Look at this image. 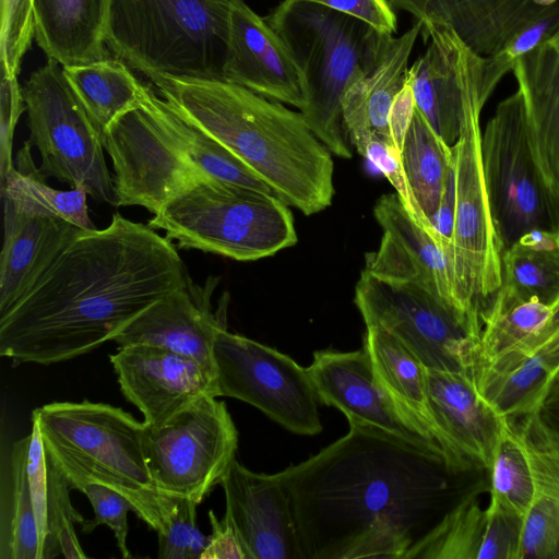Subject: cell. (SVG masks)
<instances>
[{
  "mask_svg": "<svg viewBox=\"0 0 559 559\" xmlns=\"http://www.w3.org/2000/svg\"><path fill=\"white\" fill-rule=\"evenodd\" d=\"M354 302L365 324L385 329L427 369L468 374L481 321L411 282H393L362 270Z\"/></svg>",
  "mask_w": 559,
  "mask_h": 559,
  "instance_id": "12",
  "label": "cell"
},
{
  "mask_svg": "<svg viewBox=\"0 0 559 559\" xmlns=\"http://www.w3.org/2000/svg\"><path fill=\"white\" fill-rule=\"evenodd\" d=\"M31 146L38 150L43 179L84 189L97 202L117 203L102 132L70 86L63 68L47 62L22 87Z\"/></svg>",
  "mask_w": 559,
  "mask_h": 559,
  "instance_id": "10",
  "label": "cell"
},
{
  "mask_svg": "<svg viewBox=\"0 0 559 559\" xmlns=\"http://www.w3.org/2000/svg\"><path fill=\"white\" fill-rule=\"evenodd\" d=\"M218 278L210 276L204 286L190 282L154 302L112 341L118 347L151 345L190 357L215 372L213 345L225 316L214 313L211 296Z\"/></svg>",
  "mask_w": 559,
  "mask_h": 559,
  "instance_id": "21",
  "label": "cell"
},
{
  "mask_svg": "<svg viewBox=\"0 0 559 559\" xmlns=\"http://www.w3.org/2000/svg\"><path fill=\"white\" fill-rule=\"evenodd\" d=\"M16 162L17 167L1 179L2 201L20 211L58 216L83 230L95 229L84 189L58 190L46 185L34 167L28 142L20 150Z\"/></svg>",
  "mask_w": 559,
  "mask_h": 559,
  "instance_id": "37",
  "label": "cell"
},
{
  "mask_svg": "<svg viewBox=\"0 0 559 559\" xmlns=\"http://www.w3.org/2000/svg\"><path fill=\"white\" fill-rule=\"evenodd\" d=\"M223 80L299 110L305 104L304 78L293 53L243 0L230 9Z\"/></svg>",
  "mask_w": 559,
  "mask_h": 559,
  "instance_id": "20",
  "label": "cell"
},
{
  "mask_svg": "<svg viewBox=\"0 0 559 559\" xmlns=\"http://www.w3.org/2000/svg\"><path fill=\"white\" fill-rule=\"evenodd\" d=\"M554 309L538 299H521L499 289L481 314V331L471 369L536 344Z\"/></svg>",
  "mask_w": 559,
  "mask_h": 559,
  "instance_id": "34",
  "label": "cell"
},
{
  "mask_svg": "<svg viewBox=\"0 0 559 559\" xmlns=\"http://www.w3.org/2000/svg\"><path fill=\"white\" fill-rule=\"evenodd\" d=\"M356 17L384 35H394L397 20L389 0H300Z\"/></svg>",
  "mask_w": 559,
  "mask_h": 559,
  "instance_id": "46",
  "label": "cell"
},
{
  "mask_svg": "<svg viewBox=\"0 0 559 559\" xmlns=\"http://www.w3.org/2000/svg\"><path fill=\"white\" fill-rule=\"evenodd\" d=\"M307 368L320 402L341 411L349 425L379 428L465 471L483 473L453 455L394 401L377 379L364 347L354 352H314Z\"/></svg>",
  "mask_w": 559,
  "mask_h": 559,
  "instance_id": "15",
  "label": "cell"
},
{
  "mask_svg": "<svg viewBox=\"0 0 559 559\" xmlns=\"http://www.w3.org/2000/svg\"><path fill=\"white\" fill-rule=\"evenodd\" d=\"M109 360L122 395L147 426L165 423L205 394L218 397L213 370L169 349L130 345L118 347Z\"/></svg>",
  "mask_w": 559,
  "mask_h": 559,
  "instance_id": "17",
  "label": "cell"
},
{
  "mask_svg": "<svg viewBox=\"0 0 559 559\" xmlns=\"http://www.w3.org/2000/svg\"><path fill=\"white\" fill-rule=\"evenodd\" d=\"M426 386L440 433L459 454L488 472L506 419L481 399L464 372L426 368Z\"/></svg>",
  "mask_w": 559,
  "mask_h": 559,
  "instance_id": "24",
  "label": "cell"
},
{
  "mask_svg": "<svg viewBox=\"0 0 559 559\" xmlns=\"http://www.w3.org/2000/svg\"><path fill=\"white\" fill-rule=\"evenodd\" d=\"M148 79L178 115L227 147L287 205L307 216L331 205L332 153L300 111L224 80Z\"/></svg>",
  "mask_w": 559,
  "mask_h": 559,
  "instance_id": "3",
  "label": "cell"
},
{
  "mask_svg": "<svg viewBox=\"0 0 559 559\" xmlns=\"http://www.w3.org/2000/svg\"><path fill=\"white\" fill-rule=\"evenodd\" d=\"M90 500L94 519L85 520L81 524L83 534L92 533L99 525H107L115 533L117 546L123 558H130L131 552L127 546L129 511L133 506L120 492L99 484H87L81 490Z\"/></svg>",
  "mask_w": 559,
  "mask_h": 559,
  "instance_id": "43",
  "label": "cell"
},
{
  "mask_svg": "<svg viewBox=\"0 0 559 559\" xmlns=\"http://www.w3.org/2000/svg\"><path fill=\"white\" fill-rule=\"evenodd\" d=\"M551 324L559 326V304L554 309L552 316L549 321Z\"/></svg>",
  "mask_w": 559,
  "mask_h": 559,
  "instance_id": "51",
  "label": "cell"
},
{
  "mask_svg": "<svg viewBox=\"0 0 559 559\" xmlns=\"http://www.w3.org/2000/svg\"><path fill=\"white\" fill-rule=\"evenodd\" d=\"M236 0H112L107 46L145 76L223 80Z\"/></svg>",
  "mask_w": 559,
  "mask_h": 559,
  "instance_id": "6",
  "label": "cell"
},
{
  "mask_svg": "<svg viewBox=\"0 0 559 559\" xmlns=\"http://www.w3.org/2000/svg\"><path fill=\"white\" fill-rule=\"evenodd\" d=\"M558 29L559 2H556L546 7L534 22L524 27L506 48L491 58L496 66L507 74L520 57L549 39Z\"/></svg>",
  "mask_w": 559,
  "mask_h": 559,
  "instance_id": "44",
  "label": "cell"
},
{
  "mask_svg": "<svg viewBox=\"0 0 559 559\" xmlns=\"http://www.w3.org/2000/svg\"><path fill=\"white\" fill-rule=\"evenodd\" d=\"M212 533L200 559H248L247 552L228 519L218 520L210 510Z\"/></svg>",
  "mask_w": 559,
  "mask_h": 559,
  "instance_id": "48",
  "label": "cell"
},
{
  "mask_svg": "<svg viewBox=\"0 0 559 559\" xmlns=\"http://www.w3.org/2000/svg\"><path fill=\"white\" fill-rule=\"evenodd\" d=\"M481 473L379 428L349 431L275 475L290 498L306 559H419Z\"/></svg>",
  "mask_w": 559,
  "mask_h": 559,
  "instance_id": "1",
  "label": "cell"
},
{
  "mask_svg": "<svg viewBox=\"0 0 559 559\" xmlns=\"http://www.w3.org/2000/svg\"><path fill=\"white\" fill-rule=\"evenodd\" d=\"M500 79L487 67L471 90L452 146L455 181L450 265L460 304L481 320L502 284L503 246L492 218L483 168L480 114Z\"/></svg>",
  "mask_w": 559,
  "mask_h": 559,
  "instance_id": "8",
  "label": "cell"
},
{
  "mask_svg": "<svg viewBox=\"0 0 559 559\" xmlns=\"http://www.w3.org/2000/svg\"><path fill=\"white\" fill-rule=\"evenodd\" d=\"M0 102L2 179L14 167L11 162L13 132L21 114L26 110L17 76L1 74Z\"/></svg>",
  "mask_w": 559,
  "mask_h": 559,
  "instance_id": "47",
  "label": "cell"
},
{
  "mask_svg": "<svg viewBox=\"0 0 559 559\" xmlns=\"http://www.w3.org/2000/svg\"><path fill=\"white\" fill-rule=\"evenodd\" d=\"M219 485L225 516L248 559H306L290 498L275 474L252 472L235 459Z\"/></svg>",
  "mask_w": 559,
  "mask_h": 559,
  "instance_id": "19",
  "label": "cell"
},
{
  "mask_svg": "<svg viewBox=\"0 0 559 559\" xmlns=\"http://www.w3.org/2000/svg\"><path fill=\"white\" fill-rule=\"evenodd\" d=\"M62 68L70 86L102 133L140 103L146 86L122 60L107 58Z\"/></svg>",
  "mask_w": 559,
  "mask_h": 559,
  "instance_id": "35",
  "label": "cell"
},
{
  "mask_svg": "<svg viewBox=\"0 0 559 559\" xmlns=\"http://www.w3.org/2000/svg\"><path fill=\"white\" fill-rule=\"evenodd\" d=\"M147 225L178 247L254 261L297 242L294 217L276 194L206 177L168 201Z\"/></svg>",
  "mask_w": 559,
  "mask_h": 559,
  "instance_id": "7",
  "label": "cell"
},
{
  "mask_svg": "<svg viewBox=\"0 0 559 559\" xmlns=\"http://www.w3.org/2000/svg\"><path fill=\"white\" fill-rule=\"evenodd\" d=\"M35 0H1V74L17 76L35 34Z\"/></svg>",
  "mask_w": 559,
  "mask_h": 559,
  "instance_id": "41",
  "label": "cell"
},
{
  "mask_svg": "<svg viewBox=\"0 0 559 559\" xmlns=\"http://www.w3.org/2000/svg\"><path fill=\"white\" fill-rule=\"evenodd\" d=\"M540 415L551 428L559 432V378L544 401Z\"/></svg>",
  "mask_w": 559,
  "mask_h": 559,
  "instance_id": "50",
  "label": "cell"
},
{
  "mask_svg": "<svg viewBox=\"0 0 559 559\" xmlns=\"http://www.w3.org/2000/svg\"><path fill=\"white\" fill-rule=\"evenodd\" d=\"M421 25L427 47L408 68L406 83L430 127L453 146L460 136L466 98L485 73L488 57L472 50L448 26Z\"/></svg>",
  "mask_w": 559,
  "mask_h": 559,
  "instance_id": "16",
  "label": "cell"
},
{
  "mask_svg": "<svg viewBox=\"0 0 559 559\" xmlns=\"http://www.w3.org/2000/svg\"><path fill=\"white\" fill-rule=\"evenodd\" d=\"M364 349L369 356L377 379L394 401L453 455L478 469L459 454L440 433L428 404L426 367L417 356L377 324L366 325Z\"/></svg>",
  "mask_w": 559,
  "mask_h": 559,
  "instance_id": "31",
  "label": "cell"
},
{
  "mask_svg": "<svg viewBox=\"0 0 559 559\" xmlns=\"http://www.w3.org/2000/svg\"><path fill=\"white\" fill-rule=\"evenodd\" d=\"M197 506L187 498H176L166 528L158 533V558L200 559L209 536L197 526Z\"/></svg>",
  "mask_w": 559,
  "mask_h": 559,
  "instance_id": "42",
  "label": "cell"
},
{
  "mask_svg": "<svg viewBox=\"0 0 559 559\" xmlns=\"http://www.w3.org/2000/svg\"><path fill=\"white\" fill-rule=\"evenodd\" d=\"M373 215L383 234L379 248L366 253L365 271L388 281L418 284L480 320L457 300L448 255L431 224L412 215L396 193L380 197Z\"/></svg>",
  "mask_w": 559,
  "mask_h": 559,
  "instance_id": "18",
  "label": "cell"
},
{
  "mask_svg": "<svg viewBox=\"0 0 559 559\" xmlns=\"http://www.w3.org/2000/svg\"><path fill=\"white\" fill-rule=\"evenodd\" d=\"M143 447L157 489L200 504L236 459L238 431L226 404L205 394L158 426L144 424Z\"/></svg>",
  "mask_w": 559,
  "mask_h": 559,
  "instance_id": "13",
  "label": "cell"
},
{
  "mask_svg": "<svg viewBox=\"0 0 559 559\" xmlns=\"http://www.w3.org/2000/svg\"><path fill=\"white\" fill-rule=\"evenodd\" d=\"M112 0H35L34 38L62 67L110 58L107 35Z\"/></svg>",
  "mask_w": 559,
  "mask_h": 559,
  "instance_id": "29",
  "label": "cell"
},
{
  "mask_svg": "<svg viewBox=\"0 0 559 559\" xmlns=\"http://www.w3.org/2000/svg\"><path fill=\"white\" fill-rule=\"evenodd\" d=\"M511 71L524 97L536 162L559 197V29L520 57Z\"/></svg>",
  "mask_w": 559,
  "mask_h": 559,
  "instance_id": "28",
  "label": "cell"
},
{
  "mask_svg": "<svg viewBox=\"0 0 559 559\" xmlns=\"http://www.w3.org/2000/svg\"><path fill=\"white\" fill-rule=\"evenodd\" d=\"M174 112L176 124L188 143L194 163L209 176L230 183L274 193L267 183L227 147L186 120L175 110Z\"/></svg>",
  "mask_w": 559,
  "mask_h": 559,
  "instance_id": "40",
  "label": "cell"
},
{
  "mask_svg": "<svg viewBox=\"0 0 559 559\" xmlns=\"http://www.w3.org/2000/svg\"><path fill=\"white\" fill-rule=\"evenodd\" d=\"M31 433L2 450L0 460V559H39L27 469Z\"/></svg>",
  "mask_w": 559,
  "mask_h": 559,
  "instance_id": "32",
  "label": "cell"
},
{
  "mask_svg": "<svg viewBox=\"0 0 559 559\" xmlns=\"http://www.w3.org/2000/svg\"><path fill=\"white\" fill-rule=\"evenodd\" d=\"M213 358L218 397L248 403L294 433L321 432L320 400L308 368L226 328L216 335Z\"/></svg>",
  "mask_w": 559,
  "mask_h": 559,
  "instance_id": "14",
  "label": "cell"
},
{
  "mask_svg": "<svg viewBox=\"0 0 559 559\" xmlns=\"http://www.w3.org/2000/svg\"><path fill=\"white\" fill-rule=\"evenodd\" d=\"M364 157L369 159L389 180L407 211L417 219L430 224L423 216L412 194L402 168L401 151L393 144L376 140L367 147Z\"/></svg>",
  "mask_w": 559,
  "mask_h": 559,
  "instance_id": "45",
  "label": "cell"
},
{
  "mask_svg": "<svg viewBox=\"0 0 559 559\" xmlns=\"http://www.w3.org/2000/svg\"><path fill=\"white\" fill-rule=\"evenodd\" d=\"M488 474L489 502L524 519L533 501L534 483L527 448L515 420L506 419Z\"/></svg>",
  "mask_w": 559,
  "mask_h": 559,
  "instance_id": "38",
  "label": "cell"
},
{
  "mask_svg": "<svg viewBox=\"0 0 559 559\" xmlns=\"http://www.w3.org/2000/svg\"><path fill=\"white\" fill-rule=\"evenodd\" d=\"M190 282L167 237L117 213L106 228L81 229L0 316V355L17 367L91 353Z\"/></svg>",
  "mask_w": 559,
  "mask_h": 559,
  "instance_id": "2",
  "label": "cell"
},
{
  "mask_svg": "<svg viewBox=\"0 0 559 559\" xmlns=\"http://www.w3.org/2000/svg\"><path fill=\"white\" fill-rule=\"evenodd\" d=\"M421 27L417 21L399 37L385 35L372 66L344 95L342 114L346 133L362 156L372 141L394 145L390 115L405 85L408 61Z\"/></svg>",
  "mask_w": 559,
  "mask_h": 559,
  "instance_id": "23",
  "label": "cell"
},
{
  "mask_svg": "<svg viewBox=\"0 0 559 559\" xmlns=\"http://www.w3.org/2000/svg\"><path fill=\"white\" fill-rule=\"evenodd\" d=\"M114 170L116 206L156 214L168 201L210 177L193 160L170 106L145 86L140 103L102 133Z\"/></svg>",
  "mask_w": 559,
  "mask_h": 559,
  "instance_id": "9",
  "label": "cell"
},
{
  "mask_svg": "<svg viewBox=\"0 0 559 559\" xmlns=\"http://www.w3.org/2000/svg\"><path fill=\"white\" fill-rule=\"evenodd\" d=\"M415 109L412 90L405 85L397 95L390 115V133L394 145L401 151L405 133Z\"/></svg>",
  "mask_w": 559,
  "mask_h": 559,
  "instance_id": "49",
  "label": "cell"
},
{
  "mask_svg": "<svg viewBox=\"0 0 559 559\" xmlns=\"http://www.w3.org/2000/svg\"><path fill=\"white\" fill-rule=\"evenodd\" d=\"M421 24L450 27L476 53L491 57L506 48L546 7L532 0H389Z\"/></svg>",
  "mask_w": 559,
  "mask_h": 559,
  "instance_id": "25",
  "label": "cell"
},
{
  "mask_svg": "<svg viewBox=\"0 0 559 559\" xmlns=\"http://www.w3.org/2000/svg\"><path fill=\"white\" fill-rule=\"evenodd\" d=\"M4 239L0 261V316L39 280L81 230L48 214L24 212L3 201Z\"/></svg>",
  "mask_w": 559,
  "mask_h": 559,
  "instance_id": "26",
  "label": "cell"
},
{
  "mask_svg": "<svg viewBox=\"0 0 559 559\" xmlns=\"http://www.w3.org/2000/svg\"><path fill=\"white\" fill-rule=\"evenodd\" d=\"M27 469L36 519L39 559L62 556L85 559L74 523L85 519L70 500V487L45 451L38 424L32 418Z\"/></svg>",
  "mask_w": 559,
  "mask_h": 559,
  "instance_id": "30",
  "label": "cell"
},
{
  "mask_svg": "<svg viewBox=\"0 0 559 559\" xmlns=\"http://www.w3.org/2000/svg\"><path fill=\"white\" fill-rule=\"evenodd\" d=\"M500 290L521 299L559 304V231L532 230L501 254Z\"/></svg>",
  "mask_w": 559,
  "mask_h": 559,
  "instance_id": "33",
  "label": "cell"
},
{
  "mask_svg": "<svg viewBox=\"0 0 559 559\" xmlns=\"http://www.w3.org/2000/svg\"><path fill=\"white\" fill-rule=\"evenodd\" d=\"M481 156L503 250L528 231H559V197L536 162L520 88L502 99L488 120L481 134Z\"/></svg>",
  "mask_w": 559,
  "mask_h": 559,
  "instance_id": "11",
  "label": "cell"
},
{
  "mask_svg": "<svg viewBox=\"0 0 559 559\" xmlns=\"http://www.w3.org/2000/svg\"><path fill=\"white\" fill-rule=\"evenodd\" d=\"M265 20L302 73L299 111L306 123L332 154L350 158L342 102L377 59L385 35L356 17L300 0H283Z\"/></svg>",
  "mask_w": 559,
  "mask_h": 559,
  "instance_id": "5",
  "label": "cell"
},
{
  "mask_svg": "<svg viewBox=\"0 0 559 559\" xmlns=\"http://www.w3.org/2000/svg\"><path fill=\"white\" fill-rule=\"evenodd\" d=\"M449 146L415 105L401 148V164L412 194L425 219L431 224L452 165Z\"/></svg>",
  "mask_w": 559,
  "mask_h": 559,
  "instance_id": "36",
  "label": "cell"
},
{
  "mask_svg": "<svg viewBox=\"0 0 559 559\" xmlns=\"http://www.w3.org/2000/svg\"><path fill=\"white\" fill-rule=\"evenodd\" d=\"M46 453L70 489L99 484L124 496L157 534L177 497L163 495L151 476L143 447L144 424L106 403L51 402L32 412Z\"/></svg>",
  "mask_w": 559,
  "mask_h": 559,
  "instance_id": "4",
  "label": "cell"
},
{
  "mask_svg": "<svg viewBox=\"0 0 559 559\" xmlns=\"http://www.w3.org/2000/svg\"><path fill=\"white\" fill-rule=\"evenodd\" d=\"M514 420L527 448L534 483L520 559H559V432L543 419L540 411Z\"/></svg>",
  "mask_w": 559,
  "mask_h": 559,
  "instance_id": "27",
  "label": "cell"
},
{
  "mask_svg": "<svg viewBox=\"0 0 559 559\" xmlns=\"http://www.w3.org/2000/svg\"><path fill=\"white\" fill-rule=\"evenodd\" d=\"M483 489L468 495L449 514L419 559H480L488 523L487 510L478 500Z\"/></svg>",
  "mask_w": 559,
  "mask_h": 559,
  "instance_id": "39",
  "label": "cell"
},
{
  "mask_svg": "<svg viewBox=\"0 0 559 559\" xmlns=\"http://www.w3.org/2000/svg\"><path fill=\"white\" fill-rule=\"evenodd\" d=\"M468 376L501 418L514 420L540 411L559 378V326L548 323L536 344L476 365Z\"/></svg>",
  "mask_w": 559,
  "mask_h": 559,
  "instance_id": "22",
  "label": "cell"
},
{
  "mask_svg": "<svg viewBox=\"0 0 559 559\" xmlns=\"http://www.w3.org/2000/svg\"><path fill=\"white\" fill-rule=\"evenodd\" d=\"M532 1L539 7H549V5L558 2V0H532Z\"/></svg>",
  "mask_w": 559,
  "mask_h": 559,
  "instance_id": "52",
  "label": "cell"
}]
</instances>
